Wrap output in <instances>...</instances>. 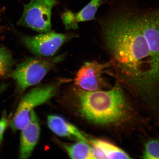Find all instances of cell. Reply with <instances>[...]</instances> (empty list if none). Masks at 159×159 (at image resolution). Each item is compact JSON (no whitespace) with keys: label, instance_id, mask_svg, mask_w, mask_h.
Listing matches in <instances>:
<instances>
[{"label":"cell","instance_id":"6da1fadb","mask_svg":"<svg viewBox=\"0 0 159 159\" xmlns=\"http://www.w3.org/2000/svg\"><path fill=\"white\" fill-rule=\"evenodd\" d=\"M141 4L121 0L101 23L116 80L138 104L159 106V56L145 32Z\"/></svg>","mask_w":159,"mask_h":159},{"label":"cell","instance_id":"7a4b0ae2","mask_svg":"<svg viewBox=\"0 0 159 159\" xmlns=\"http://www.w3.org/2000/svg\"><path fill=\"white\" fill-rule=\"evenodd\" d=\"M80 112L87 120L115 129L127 139L143 136L154 128L150 118L116 80L108 90L75 91Z\"/></svg>","mask_w":159,"mask_h":159},{"label":"cell","instance_id":"3957f363","mask_svg":"<svg viewBox=\"0 0 159 159\" xmlns=\"http://www.w3.org/2000/svg\"><path fill=\"white\" fill-rule=\"evenodd\" d=\"M64 57L65 55L62 54L48 58L28 57L16 66L10 77L15 81L20 91H24L40 82Z\"/></svg>","mask_w":159,"mask_h":159},{"label":"cell","instance_id":"277c9868","mask_svg":"<svg viewBox=\"0 0 159 159\" xmlns=\"http://www.w3.org/2000/svg\"><path fill=\"white\" fill-rule=\"evenodd\" d=\"M57 89L56 85L49 84L36 87L25 94L11 121L10 126L12 130L16 131L25 128L30 120L31 111L54 96Z\"/></svg>","mask_w":159,"mask_h":159},{"label":"cell","instance_id":"5b68a950","mask_svg":"<svg viewBox=\"0 0 159 159\" xmlns=\"http://www.w3.org/2000/svg\"><path fill=\"white\" fill-rule=\"evenodd\" d=\"M57 3V0H30L24 6L17 25L40 33L51 31L52 10Z\"/></svg>","mask_w":159,"mask_h":159},{"label":"cell","instance_id":"8992f818","mask_svg":"<svg viewBox=\"0 0 159 159\" xmlns=\"http://www.w3.org/2000/svg\"><path fill=\"white\" fill-rule=\"evenodd\" d=\"M75 36L51 31L34 36L21 35L20 39L23 44L33 54L47 58L54 55L63 43Z\"/></svg>","mask_w":159,"mask_h":159},{"label":"cell","instance_id":"52a82bcc","mask_svg":"<svg viewBox=\"0 0 159 159\" xmlns=\"http://www.w3.org/2000/svg\"><path fill=\"white\" fill-rule=\"evenodd\" d=\"M112 67L110 61L104 63L97 61L85 63L77 72L75 84L79 89L87 91L100 90L106 85L103 75L106 69Z\"/></svg>","mask_w":159,"mask_h":159},{"label":"cell","instance_id":"ba28073f","mask_svg":"<svg viewBox=\"0 0 159 159\" xmlns=\"http://www.w3.org/2000/svg\"><path fill=\"white\" fill-rule=\"evenodd\" d=\"M21 130L19 157L21 159H26L32 154L40 134L38 118L34 110L31 112L28 124Z\"/></svg>","mask_w":159,"mask_h":159},{"label":"cell","instance_id":"9c48e42d","mask_svg":"<svg viewBox=\"0 0 159 159\" xmlns=\"http://www.w3.org/2000/svg\"><path fill=\"white\" fill-rule=\"evenodd\" d=\"M105 1L91 0L88 4L76 13L69 10L64 12L61 15V18L66 29H76L79 23L94 19L98 8Z\"/></svg>","mask_w":159,"mask_h":159},{"label":"cell","instance_id":"30bf717a","mask_svg":"<svg viewBox=\"0 0 159 159\" xmlns=\"http://www.w3.org/2000/svg\"><path fill=\"white\" fill-rule=\"evenodd\" d=\"M47 123L50 130L57 136L88 142L86 137L78 128L62 117L57 115H49L48 117Z\"/></svg>","mask_w":159,"mask_h":159},{"label":"cell","instance_id":"8fae6325","mask_svg":"<svg viewBox=\"0 0 159 159\" xmlns=\"http://www.w3.org/2000/svg\"><path fill=\"white\" fill-rule=\"evenodd\" d=\"M94 159H131L126 151L112 143L99 139L90 141Z\"/></svg>","mask_w":159,"mask_h":159},{"label":"cell","instance_id":"7c38bea8","mask_svg":"<svg viewBox=\"0 0 159 159\" xmlns=\"http://www.w3.org/2000/svg\"><path fill=\"white\" fill-rule=\"evenodd\" d=\"M87 142L79 140L72 144H64L63 147L71 158L94 159L92 147Z\"/></svg>","mask_w":159,"mask_h":159},{"label":"cell","instance_id":"4fadbf2b","mask_svg":"<svg viewBox=\"0 0 159 159\" xmlns=\"http://www.w3.org/2000/svg\"><path fill=\"white\" fill-rule=\"evenodd\" d=\"M143 137L140 158L159 159V136H150L149 134Z\"/></svg>","mask_w":159,"mask_h":159},{"label":"cell","instance_id":"5bb4252c","mask_svg":"<svg viewBox=\"0 0 159 159\" xmlns=\"http://www.w3.org/2000/svg\"><path fill=\"white\" fill-rule=\"evenodd\" d=\"M15 64L11 51L7 47H0V79L10 77Z\"/></svg>","mask_w":159,"mask_h":159},{"label":"cell","instance_id":"9a60e30c","mask_svg":"<svg viewBox=\"0 0 159 159\" xmlns=\"http://www.w3.org/2000/svg\"><path fill=\"white\" fill-rule=\"evenodd\" d=\"M8 121L5 116H3L0 119V144L3 140V134L7 126Z\"/></svg>","mask_w":159,"mask_h":159},{"label":"cell","instance_id":"2e32d148","mask_svg":"<svg viewBox=\"0 0 159 159\" xmlns=\"http://www.w3.org/2000/svg\"><path fill=\"white\" fill-rule=\"evenodd\" d=\"M4 9H3V8L0 7V18H1V16L2 13L4 11ZM4 30V27L3 26L0 25V39H1V35L2 33L3 32Z\"/></svg>","mask_w":159,"mask_h":159},{"label":"cell","instance_id":"e0dca14e","mask_svg":"<svg viewBox=\"0 0 159 159\" xmlns=\"http://www.w3.org/2000/svg\"><path fill=\"white\" fill-rule=\"evenodd\" d=\"M6 86H7V85L3 84L1 85V87H0V94H1L6 89Z\"/></svg>","mask_w":159,"mask_h":159}]
</instances>
